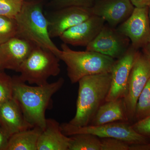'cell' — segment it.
I'll return each mask as SVG.
<instances>
[{"label": "cell", "instance_id": "6da1fadb", "mask_svg": "<svg viewBox=\"0 0 150 150\" xmlns=\"http://www.w3.org/2000/svg\"><path fill=\"white\" fill-rule=\"evenodd\" d=\"M13 98L18 103L26 121L33 127L45 129V112L51 105L52 96L64 83L63 78L45 85L28 86L18 76L13 77Z\"/></svg>", "mask_w": 150, "mask_h": 150}, {"label": "cell", "instance_id": "7a4b0ae2", "mask_svg": "<svg viewBox=\"0 0 150 150\" xmlns=\"http://www.w3.org/2000/svg\"><path fill=\"white\" fill-rule=\"evenodd\" d=\"M79 84L76 114L69 122L76 126L89 125L101 105L105 102L110 86L111 74L86 76Z\"/></svg>", "mask_w": 150, "mask_h": 150}, {"label": "cell", "instance_id": "3957f363", "mask_svg": "<svg viewBox=\"0 0 150 150\" xmlns=\"http://www.w3.org/2000/svg\"><path fill=\"white\" fill-rule=\"evenodd\" d=\"M15 19L18 27L16 37L29 41L36 47L49 50L57 56L60 49L49 35V21L43 14L40 1H25L21 11Z\"/></svg>", "mask_w": 150, "mask_h": 150}, {"label": "cell", "instance_id": "277c9868", "mask_svg": "<svg viewBox=\"0 0 150 150\" xmlns=\"http://www.w3.org/2000/svg\"><path fill=\"white\" fill-rule=\"evenodd\" d=\"M57 56L66 64L68 77L73 84L86 76L111 72L115 61L97 52L74 51L64 43Z\"/></svg>", "mask_w": 150, "mask_h": 150}, {"label": "cell", "instance_id": "5b68a950", "mask_svg": "<svg viewBox=\"0 0 150 150\" xmlns=\"http://www.w3.org/2000/svg\"><path fill=\"white\" fill-rule=\"evenodd\" d=\"M60 61L51 51L35 47L20 68L19 77L30 84L45 85L48 78L60 74Z\"/></svg>", "mask_w": 150, "mask_h": 150}, {"label": "cell", "instance_id": "8992f818", "mask_svg": "<svg viewBox=\"0 0 150 150\" xmlns=\"http://www.w3.org/2000/svg\"><path fill=\"white\" fill-rule=\"evenodd\" d=\"M63 134L71 136L80 134H91L100 139L111 138L118 139L129 145L142 144L150 143V140L136 131L128 121L112 122L99 126H73L69 123L61 125Z\"/></svg>", "mask_w": 150, "mask_h": 150}, {"label": "cell", "instance_id": "52a82bcc", "mask_svg": "<svg viewBox=\"0 0 150 150\" xmlns=\"http://www.w3.org/2000/svg\"><path fill=\"white\" fill-rule=\"evenodd\" d=\"M150 79V62L138 52L131 72L123 100L129 121L134 120L138 98Z\"/></svg>", "mask_w": 150, "mask_h": 150}, {"label": "cell", "instance_id": "ba28073f", "mask_svg": "<svg viewBox=\"0 0 150 150\" xmlns=\"http://www.w3.org/2000/svg\"><path fill=\"white\" fill-rule=\"evenodd\" d=\"M130 45L129 38L107 23L104 24L98 35L86 46V50L117 59L126 53Z\"/></svg>", "mask_w": 150, "mask_h": 150}, {"label": "cell", "instance_id": "9c48e42d", "mask_svg": "<svg viewBox=\"0 0 150 150\" xmlns=\"http://www.w3.org/2000/svg\"><path fill=\"white\" fill-rule=\"evenodd\" d=\"M116 28L129 38L134 48H143L150 42L149 7H135L129 18Z\"/></svg>", "mask_w": 150, "mask_h": 150}, {"label": "cell", "instance_id": "30bf717a", "mask_svg": "<svg viewBox=\"0 0 150 150\" xmlns=\"http://www.w3.org/2000/svg\"><path fill=\"white\" fill-rule=\"evenodd\" d=\"M139 51L131 44L126 53L115 60L110 72V88L105 101L123 98L130 72Z\"/></svg>", "mask_w": 150, "mask_h": 150}, {"label": "cell", "instance_id": "8fae6325", "mask_svg": "<svg viewBox=\"0 0 150 150\" xmlns=\"http://www.w3.org/2000/svg\"><path fill=\"white\" fill-rule=\"evenodd\" d=\"M94 15L92 8L69 6L59 9L48 20V31L51 38L59 37L69 28Z\"/></svg>", "mask_w": 150, "mask_h": 150}, {"label": "cell", "instance_id": "7c38bea8", "mask_svg": "<svg viewBox=\"0 0 150 150\" xmlns=\"http://www.w3.org/2000/svg\"><path fill=\"white\" fill-rule=\"evenodd\" d=\"M35 47L29 41L18 37L0 45V71L11 70L18 72Z\"/></svg>", "mask_w": 150, "mask_h": 150}, {"label": "cell", "instance_id": "4fadbf2b", "mask_svg": "<svg viewBox=\"0 0 150 150\" xmlns=\"http://www.w3.org/2000/svg\"><path fill=\"white\" fill-rule=\"evenodd\" d=\"M105 22V21L102 18L94 15L85 21L69 28L59 38L67 45L86 46L98 35Z\"/></svg>", "mask_w": 150, "mask_h": 150}, {"label": "cell", "instance_id": "5bb4252c", "mask_svg": "<svg viewBox=\"0 0 150 150\" xmlns=\"http://www.w3.org/2000/svg\"><path fill=\"white\" fill-rule=\"evenodd\" d=\"M134 8L130 0H96L91 8L94 15L114 28L129 18Z\"/></svg>", "mask_w": 150, "mask_h": 150}, {"label": "cell", "instance_id": "9a60e30c", "mask_svg": "<svg viewBox=\"0 0 150 150\" xmlns=\"http://www.w3.org/2000/svg\"><path fill=\"white\" fill-rule=\"evenodd\" d=\"M0 127L10 136L33 127L26 121L20 106L13 98L0 104Z\"/></svg>", "mask_w": 150, "mask_h": 150}, {"label": "cell", "instance_id": "2e32d148", "mask_svg": "<svg viewBox=\"0 0 150 150\" xmlns=\"http://www.w3.org/2000/svg\"><path fill=\"white\" fill-rule=\"evenodd\" d=\"M71 138L62 132L55 119H46V126L38 139L37 150H69Z\"/></svg>", "mask_w": 150, "mask_h": 150}, {"label": "cell", "instance_id": "e0dca14e", "mask_svg": "<svg viewBox=\"0 0 150 150\" xmlns=\"http://www.w3.org/2000/svg\"><path fill=\"white\" fill-rule=\"evenodd\" d=\"M120 121L129 122L123 98L105 101L98 108L90 125L99 126Z\"/></svg>", "mask_w": 150, "mask_h": 150}, {"label": "cell", "instance_id": "ac0fdd59", "mask_svg": "<svg viewBox=\"0 0 150 150\" xmlns=\"http://www.w3.org/2000/svg\"><path fill=\"white\" fill-rule=\"evenodd\" d=\"M43 130L35 126L13 134L10 138L7 150H37L38 139Z\"/></svg>", "mask_w": 150, "mask_h": 150}, {"label": "cell", "instance_id": "d6986e66", "mask_svg": "<svg viewBox=\"0 0 150 150\" xmlns=\"http://www.w3.org/2000/svg\"><path fill=\"white\" fill-rule=\"evenodd\" d=\"M69 150H101L100 138L88 134L71 136Z\"/></svg>", "mask_w": 150, "mask_h": 150}, {"label": "cell", "instance_id": "ffe728a7", "mask_svg": "<svg viewBox=\"0 0 150 150\" xmlns=\"http://www.w3.org/2000/svg\"><path fill=\"white\" fill-rule=\"evenodd\" d=\"M149 116H150V79L138 98L134 120L137 122Z\"/></svg>", "mask_w": 150, "mask_h": 150}, {"label": "cell", "instance_id": "44dd1931", "mask_svg": "<svg viewBox=\"0 0 150 150\" xmlns=\"http://www.w3.org/2000/svg\"><path fill=\"white\" fill-rule=\"evenodd\" d=\"M17 31L15 19L0 16V45L16 37Z\"/></svg>", "mask_w": 150, "mask_h": 150}, {"label": "cell", "instance_id": "7402d4cb", "mask_svg": "<svg viewBox=\"0 0 150 150\" xmlns=\"http://www.w3.org/2000/svg\"><path fill=\"white\" fill-rule=\"evenodd\" d=\"M26 0H0V16L15 18Z\"/></svg>", "mask_w": 150, "mask_h": 150}, {"label": "cell", "instance_id": "603a6c76", "mask_svg": "<svg viewBox=\"0 0 150 150\" xmlns=\"http://www.w3.org/2000/svg\"><path fill=\"white\" fill-rule=\"evenodd\" d=\"M13 98V78L0 71V104Z\"/></svg>", "mask_w": 150, "mask_h": 150}, {"label": "cell", "instance_id": "cb8c5ba5", "mask_svg": "<svg viewBox=\"0 0 150 150\" xmlns=\"http://www.w3.org/2000/svg\"><path fill=\"white\" fill-rule=\"evenodd\" d=\"M96 0H54L51 4L59 9L69 6H79L91 8Z\"/></svg>", "mask_w": 150, "mask_h": 150}, {"label": "cell", "instance_id": "d4e9b609", "mask_svg": "<svg viewBox=\"0 0 150 150\" xmlns=\"http://www.w3.org/2000/svg\"><path fill=\"white\" fill-rule=\"evenodd\" d=\"M100 139L101 150H130V145L121 140L111 138Z\"/></svg>", "mask_w": 150, "mask_h": 150}, {"label": "cell", "instance_id": "484cf974", "mask_svg": "<svg viewBox=\"0 0 150 150\" xmlns=\"http://www.w3.org/2000/svg\"><path fill=\"white\" fill-rule=\"evenodd\" d=\"M132 126L137 133L150 140V116L135 122Z\"/></svg>", "mask_w": 150, "mask_h": 150}, {"label": "cell", "instance_id": "4316f807", "mask_svg": "<svg viewBox=\"0 0 150 150\" xmlns=\"http://www.w3.org/2000/svg\"><path fill=\"white\" fill-rule=\"evenodd\" d=\"M10 137L3 129H0V150H7Z\"/></svg>", "mask_w": 150, "mask_h": 150}, {"label": "cell", "instance_id": "83f0119b", "mask_svg": "<svg viewBox=\"0 0 150 150\" xmlns=\"http://www.w3.org/2000/svg\"><path fill=\"white\" fill-rule=\"evenodd\" d=\"M132 4L136 8L149 7L150 0H130Z\"/></svg>", "mask_w": 150, "mask_h": 150}, {"label": "cell", "instance_id": "f1b7e54d", "mask_svg": "<svg viewBox=\"0 0 150 150\" xmlns=\"http://www.w3.org/2000/svg\"><path fill=\"white\" fill-rule=\"evenodd\" d=\"M130 150H150V142L142 144L130 145Z\"/></svg>", "mask_w": 150, "mask_h": 150}, {"label": "cell", "instance_id": "f546056e", "mask_svg": "<svg viewBox=\"0 0 150 150\" xmlns=\"http://www.w3.org/2000/svg\"><path fill=\"white\" fill-rule=\"evenodd\" d=\"M142 52L150 62V42L142 48Z\"/></svg>", "mask_w": 150, "mask_h": 150}, {"label": "cell", "instance_id": "4dcf8cb0", "mask_svg": "<svg viewBox=\"0 0 150 150\" xmlns=\"http://www.w3.org/2000/svg\"><path fill=\"white\" fill-rule=\"evenodd\" d=\"M149 20L150 22V6L149 7Z\"/></svg>", "mask_w": 150, "mask_h": 150}, {"label": "cell", "instance_id": "1f68e13d", "mask_svg": "<svg viewBox=\"0 0 150 150\" xmlns=\"http://www.w3.org/2000/svg\"><path fill=\"white\" fill-rule=\"evenodd\" d=\"M1 129V127H0V129Z\"/></svg>", "mask_w": 150, "mask_h": 150}]
</instances>
